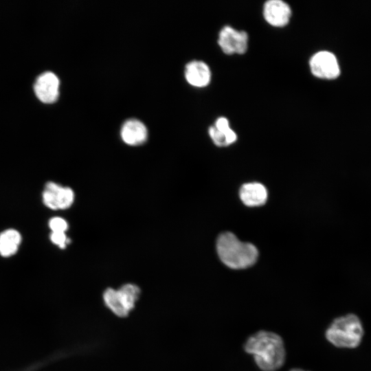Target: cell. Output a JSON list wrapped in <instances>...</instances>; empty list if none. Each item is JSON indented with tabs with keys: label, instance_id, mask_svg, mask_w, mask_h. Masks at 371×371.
Here are the masks:
<instances>
[{
	"label": "cell",
	"instance_id": "11",
	"mask_svg": "<svg viewBox=\"0 0 371 371\" xmlns=\"http://www.w3.org/2000/svg\"><path fill=\"white\" fill-rule=\"evenodd\" d=\"M184 73L187 82L195 87H206L211 80L210 69L203 61L190 62L186 65Z\"/></svg>",
	"mask_w": 371,
	"mask_h": 371
},
{
	"label": "cell",
	"instance_id": "10",
	"mask_svg": "<svg viewBox=\"0 0 371 371\" xmlns=\"http://www.w3.org/2000/svg\"><path fill=\"white\" fill-rule=\"evenodd\" d=\"M120 135L125 144L136 146L146 142L148 130L141 121L137 119H130L123 124Z\"/></svg>",
	"mask_w": 371,
	"mask_h": 371
},
{
	"label": "cell",
	"instance_id": "12",
	"mask_svg": "<svg viewBox=\"0 0 371 371\" xmlns=\"http://www.w3.org/2000/svg\"><path fill=\"white\" fill-rule=\"evenodd\" d=\"M209 135L213 142L218 146H229L237 139L236 133L229 127L226 117H218L214 125L209 128Z\"/></svg>",
	"mask_w": 371,
	"mask_h": 371
},
{
	"label": "cell",
	"instance_id": "5",
	"mask_svg": "<svg viewBox=\"0 0 371 371\" xmlns=\"http://www.w3.org/2000/svg\"><path fill=\"white\" fill-rule=\"evenodd\" d=\"M75 194L69 187L62 186L56 183L49 181L43 192L44 205L52 210H65L74 203Z\"/></svg>",
	"mask_w": 371,
	"mask_h": 371
},
{
	"label": "cell",
	"instance_id": "2",
	"mask_svg": "<svg viewBox=\"0 0 371 371\" xmlns=\"http://www.w3.org/2000/svg\"><path fill=\"white\" fill-rule=\"evenodd\" d=\"M216 249L221 261L234 269H245L253 265L258 255L254 245L241 242L230 232H225L218 236Z\"/></svg>",
	"mask_w": 371,
	"mask_h": 371
},
{
	"label": "cell",
	"instance_id": "7",
	"mask_svg": "<svg viewBox=\"0 0 371 371\" xmlns=\"http://www.w3.org/2000/svg\"><path fill=\"white\" fill-rule=\"evenodd\" d=\"M311 73L323 79H334L340 74L336 56L328 51H320L312 56L309 60Z\"/></svg>",
	"mask_w": 371,
	"mask_h": 371
},
{
	"label": "cell",
	"instance_id": "3",
	"mask_svg": "<svg viewBox=\"0 0 371 371\" xmlns=\"http://www.w3.org/2000/svg\"><path fill=\"white\" fill-rule=\"evenodd\" d=\"M326 338L338 348L357 347L363 335L361 320L355 314H348L335 319L326 330Z\"/></svg>",
	"mask_w": 371,
	"mask_h": 371
},
{
	"label": "cell",
	"instance_id": "6",
	"mask_svg": "<svg viewBox=\"0 0 371 371\" xmlns=\"http://www.w3.org/2000/svg\"><path fill=\"white\" fill-rule=\"evenodd\" d=\"M218 44L225 54H243L247 50L248 35L245 31L226 25L218 34Z\"/></svg>",
	"mask_w": 371,
	"mask_h": 371
},
{
	"label": "cell",
	"instance_id": "1",
	"mask_svg": "<svg viewBox=\"0 0 371 371\" xmlns=\"http://www.w3.org/2000/svg\"><path fill=\"white\" fill-rule=\"evenodd\" d=\"M246 352L253 355L256 365L263 371H276L285 361L286 351L282 337L267 330L250 336L244 344Z\"/></svg>",
	"mask_w": 371,
	"mask_h": 371
},
{
	"label": "cell",
	"instance_id": "9",
	"mask_svg": "<svg viewBox=\"0 0 371 371\" xmlns=\"http://www.w3.org/2000/svg\"><path fill=\"white\" fill-rule=\"evenodd\" d=\"M265 21L274 27H284L288 24L291 16V9L284 1L269 0L263 6Z\"/></svg>",
	"mask_w": 371,
	"mask_h": 371
},
{
	"label": "cell",
	"instance_id": "15",
	"mask_svg": "<svg viewBox=\"0 0 371 371\" xmlns=\"http://www.w3.org/2000/svg\"><path fill=\"white\" fill-rule=\"evenodd\" d=\"M49 227L54 232H65L68 229V223L61 217H54L49 220Z\"/></svg>",
	"mask_w": 371,
	"mask_h": 371
},
{
	"label": "cell",
	"instance_id": "4",
	"mask_svg": "<svg viewBox=\"0 0 371 371\" xmlns=\"http://www.w3.org/2000/svg\"><path fill=\"white\" fill-rule=\"evenodd\" d=\"M139 288L126 284L119 289L108 288L103 294L105 305L116 315L126 317L134 308L140 295Z\"/></svg>",
	"mask_w": 371,
	"mask_h": 371
},
{
	"label": "cell",
	"instance_id": "13",
	"mask_svg": "<svg viewBox=\"0 0 371 371\" xmlns=\"http://www.w3.org/2000/svg\"><path fill=\"white\" fill-rule=\"evenodd\" d=\"M240 198L247 206H259L265 204L267 199L265 187L259 183L244 184L240 190Z\"/></svg>",
	"mask_w": 371,
	"mask_h": 371
},
{
	"label": "cell",
	"instance_id": "17",
	"mask_svg": "<svg viewBox=\"0 0 371 371\" xmlns=\"http://www.w3.org/2000/svg\"><path fill=\"white\" fill-rule=\"evenodd\" d=\"M291 371H306V370L299 369V368H295V369H292Z\"/></svg>",
	"mask_w": 371,
	"mask_h": 371
},
{
	"label": "cell",
	"instance_id": "16",
	"mask_svg": "<svg viewBox=\"0 0 371 371\" xmlns=\"http://www.w3.org/2000/svg\"><path fill=\"white\" fill-rule=\"evenodd\" d=\"M50 239L54 244L58 245L60 249L65 248L69 243V239L67 238L65 232H52Z\"/></svg>",
	"mask_w": 371,
	"mask_h": 371
},
{
	"label": "cell",
	"instance_id": "8",
	"mask_svg": "<svg viewBox=\"0 0 371 371\" xmlns=\"http://www.w3.org/2000/svg\"><path fill=\"white\" fill-rule=\"evenodd\" d=\"M60 82L52 72L40 75L34 84V91L38 98L44 103H53L58 97Z\"/></svg>",
	"mask_w": 371,
	"mask_h": 371
},
{
	"label": "cell",
	"instance_id": "14",
	"mask_svg": "<svg viewBox=\"0 0 371 371\" xmlns=\"http://www.w3.org/2000/svg\"><path fill=\"white\" fill-rule=\"evenodd\" d=\"M21 242V235L16 229H9L0 234V255L10 257L16 253Z\"/></svg>",
	"mask_w": 371,
	"mask_h": 371
}]
</instances>
